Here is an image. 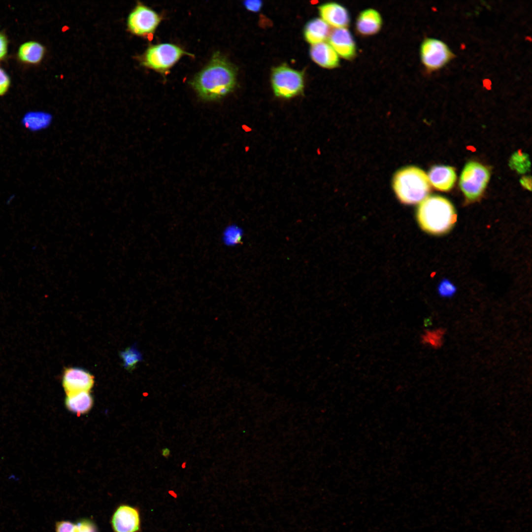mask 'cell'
<instances>
[{"mask_svg": "<svg viewBox=\"0 0 532 532\" xmlns=\"http://www.w3.org/2000/svg\"><path fill=\"white\" fill-rule=\"evenodd\" d=\"M236 80L235 67L219 52H216L190 84L201 99L212 101L222 99L232 92Z\"/></svg>", "mask_w": 532, "mask_h": 532, "instance_id": "1", "label": "cell"}, {"mask_svg": "<svg viewBox=\"0 0 532 532\" xmlns=\"http://www.w3.org/2000/svg\"><path fill=\"white\" fill-rule=\"evenodd\" d=\"M417 218L425 232L440 234L448 232L456 221L455 209L450 201L440 196L426 198L418 206Z\"/></svg>", "mask_w": 532, "mask_h": 532, "instance_id": "2", "label": "cell"}, {"mask_svg": "<svg viewBox=\"0 0 532 532\" xmlns=\"http://www.w3.org/2000/svg\"><path fill=\"white\" fill-rule=\"evenodd\" d=\"M393 187L399 200L407 204L423 201L431 190L427 174L416 166H408L399 170L394 178Z\"/></svg>", "mask_w": 532, "mask_h": 532, "instance_id": "3", "label": "cell"}, {"mask_svg": "<svg viewBox=\"0 0 532 532\" xmlns=\"http://www.w3.org/2000/svg\"><path fill=\"white\" fill-rule=\"evenodd\" d=\"M185 55L191 54L175 44L161 43L149 46L139 61L145 67L165 73Z\"/></svg>", "mask_w": 532, "mask_h": 532, "instance_id": "4", "label": "cell"}, {"mask_svg": "<svg viewBox=\"0 0 532 532\" xmlns=\"http://www.w3.org/2000/svg\"><path fill=\"white\" fill-rule=\"evenodd\" d=\"M271 83L276 97L284 99L293 98L303 93V73L283 64L272 68Z\"/></svg>", "mask_w": 532, "mask_h": 532, "instance_id": "5", "label": "cell"}, {"mask_svg": "<svg viewBox=\"0 0 532 532\" xmlns=\"http://www.w3.org/2000/svg\"><path fill=\"white\" fill-rule=\"evenodd\" d=\"M489 178L490 172L485 166L477 162H468L462 172L460 187L468 200H474L481 196Z\"/></svg>", "mask_w": 532, "mask_h": 532, "instance_id": "6", "label": "cell"}, {"mask_svg": "<svg viewBox=\"0 0 532 532\" xmlns=\"http://www.w3.org/2000/svg\"><path fill=\"white\" fill-rule=\"evenodd\" d=\"M420 54L423 65L429 72L442 68L455 57L446 43L432 37L426 38L422 41Z\"/></svg>", "mask_w": 532, "mask_h": 532, "instance_id": "7", "label": "cell"}, {"mask_svg": "<svg viewBox=\"0 0 532 532\" xmlns=\"http://www.w3.org/2000/svg\"><path fill=\"white\" fill-rule=\"evenodd\" d=\"M161 21V17L157 12L139 3L129 14L127 27L133 34L149 37L153 34Z\"/></svg>", "mask_w": 532, "mask_h": 532, "instance_id": "8", "label": "cell"}, {"mask_svg": "<svg viewBox=\"0 0 532 532\" xmlns=\"http://www.w3.org/2000/svg\"><path fill=\"white\" fill-rule=\"evenodd\" d=\"M111 525L114 532H138L140 518L138 509L127 504L119 505L112 516Z\"/></svg>", "mask_w": 532, "mask_h": 532, "instance_id": "9", "label": "cell"}, {"mask_svg": "<svg viewBox=\"0 0 532 532\" xmlns=\"http://www.w3.org/2000/svg\"><path fill=\"white\" fill-rule=\"evenodd\" d=\"M63 386L66 395L88 391L94 384V376L87 370L80 367L65 369L63 376Z\"/></svg>", "mask_w": 532, "mask_h": 532, "instance_id": "10", "label": "cell"}, {"mask_svg": "<svg viewBox=\"0 0 532 532\" xmlns=\"http://www.w3.org/2000/svg\"><path fill=\"white\" fill-rule=\"evenodd\" d=\"M329 44L342 58L353 59L356 55V45L350 31L346 28H335L329 36Z\"/></svg>", "mask_w": 532, "mask_h": 532, "instance_id": "11", "label": "cell"}, {"mask_svg": "<svg viewBox=\"0 0 532 532\" xmlns=\"http://www.w3.org/2000/svg\"><path fill=\"white\" fill-rule=\"evenodd\" d=\"M319 14L329 25L335 28H346L350 23L348 10L342 5L334 2L324 3L318 7Z\"/></svg>", "mask_w": 532, "mask_h": 532, "instance_id": "12", "label": "cell"}, {"mask_svg": "<svg viewBox=\"0 0 532 532\" xmlns=\"http://www.w3.org/2000/svg\"><path fill=\"white\" fill-rule=\"evenodd\" d=\"M309 55L315 63L323 67L333 68L339 65L338 54L326 41L313 44L310 48Z\"/></svg>", "mask_w": 532, "mask_h": 532, "instance_id": "13", "label": "cell"}, {"mask_svg": "<svg viewBox=\"0 0 532 532\" xmlns=\"http://www.w3.org/2000/svg\"><path fill=\"white\" fill-rule=\"evenodd\" d=\"M430 183L437 190L448 191L453 187L456 174L452 167L445 166H433L428 175Z\"/></svg>", "mask_w": 532, "mask_h": 532, "instance_id": "14", "label": "cell"}, {"mask_svg": "<svg viewBox=\"0 0 532 532\" xmlns=\"http://www.w3.org/2000/svg\"><path fill=\"white\" fill-rule=\"evenodd\" d=\"M382 19L379 12L372 8H368L361 12L356 20L357 32L363 35L376 34L381 29Z\"/></svg>", "mask_w": 532, "mask_h": 532, "instance_id": "15", "label": "cell"}, {"mask_svg": "<svg viewBox=\"0 0 532 532\" xmlns=\"http://www.w3.org/2000/svg\"><path fill=\"white\" fill-rule=\"evenodd\" d=\"M330 26L323 19L314 18L304 26L303 35L307 42L315 44L325 41L331 33Z\"/></svg>", "mask_w": 532, "mask_h": 532, "instance_id": "16", "label": "cell"}, {"mask_svg": "<svg viewBox=\"0 0 532 532\" xmlns=\"http://www.w3.org/2000/svg\"><path fill=\"white\" fill-rule=\"evenodd\" d=\"M93 400L89 392L82 391L66 395L65 404L67 409L77 414L88 412L92 407Z\"/></svg>", "mask_w": 532, "mask_h": 532, "instance_id": "17", "label": "cell"}, {"mask_svg": "<svg viewBox=\"0 0 532 532\" xmlns=\"http://www.w3.org/2000/svg\"><path fill=\"white\" fill-rule=\"evenodd\" d=\"M44 53L45 48L42 44L36 41H29L21 45L18 57L24 62L37 64L41 61Z\"/></svg>", "mask_w": 532, "mask_h": 532, "instance_id": "18", "label": "cell"}, {"mask_svg": "<svg viewBox=\"0 0 532 532\" xmlns=\"http://www.w3.org/2000/svg\"><path fill=\"white\" fill-rule=\"evenodd\" d=\"M52 116L43 112H31L24 116L23 123L28 129L37 131L47 127L51 122Z\"/></svg>", "mask_w": 532, "mask_h": 532, "instance_id": "19", "label": "cell"}, {"mask_svg": "<svg viewBox=\"0 0 532 532\" xmlns=\"http://www.w3.org/2000/svg\"><path fill=\"white\" fill-rule=\"evenodd\" d=\"M124 367L128 370H133L137 364L143 360L141 353L133 345L120 353Z\"/></svg>", "mask_w": 532, "mask_h": 532, "instance_id": "20", "label": "cell"}, {"mask_svg": "<svg viewBox=\"0 0 532 532\" xmlns=\"http://www.w3.org/2000/svg\"><path fill=\"white\" fill-rule=\"evenodd\" d=\"M510 168L518 173L523 174L530 170L531 162L529 155L519 150L511 156L509 163Z\"/></svg>", "mask_w": 532, "mask_h": 532, "instance_id": "21", "label": "cell"}, {"mask_svg": "<svg viewBox=\"0 0 532 532\" xmlns=\"http://www.w3.org/2000/svg\"><path fill=\"white\" fill-rule=\"evenodd\" d=\"M445 333V330L443 328L426 331L421 335V342L423 344L430 345L433 348H439L443 344Z\"/></svg>", "mask_w": 532, "mask_h": 532, "instance_id": "22", "label": "cell"}, {"mask_svg": "<svg viewBox=\"0 0 532 532\" xmlns=\"http://www.w3.org/2000/svg\"><path fill=\"white\" fill-rule=\"evenodd\" d=\"M456 290L454 285L447 279L442 280L438 287L439 294L443 297H452L456 292Z\"/></svg>", "mask_w": 532, "mask_h": 532, "instance_id": "23", "label": "cell"}, {"mask_svg": "<svg viewBox=\"0 0 532 532\" xmlns=\"http://www.w3.org/2000/svg\"><path fill=\"white\" fill-rule=\"evenodd\" d=\"M55 532H80L77 524L68 521H61L55 524Z\"/></svg>", "mask_w": 532, "mask_h": 532, "instance_id": "24", "label": "cell"}, {"mask_svg": "<svg viewBox=\"0 0 532 532\" xmlns=\"http://www.w3.org/2000/svg\"><path fill=\"white\" fill-rule=\"evenodd\" d=\"M80 532H98L95 524L91 520L83 519L77 523Z\"/></svg>", "mask_w": 532, "mask_h": 532, "instance_id": "25", "label": "cell"}, {"mask_svg": "<svg viewBox=\"0 0 532 532\" xmlns=\"http://www.w3.org/2000/svg\"><path fill=\"white\" fill-rule=\"evenodd\" d=\"M10 84V79L6 73L0 68V96L7 91Z\"/></svg>", "mask_w": 532, "mask_h": 532, "instance_id": "26", "label": "cell"}, {"mask_svg": "<svg viewBox=\"0 0 532 532\" xmlns=\"http://www.w3.org/2000/svg\"><path fill=\"white\" fill-rule=\"evenodd\" d=\"M245 7L251 12H259L263 6V1L259 0H248L243 2Z\"/></svg>", "mask_w": 532, "mask_h": 532, "instance_id": "27", "label": "cell"}, {"mask_svg": "<svg viewBox=\"0 0 532 532\" xmlns=\"http://www.w3.org/2000/svg\"><path fill=\"white\" fill-rule=\"evenodd\" d=\"M7 41L6 37L0 33V59L3 58L7 52Z\"/></svg>", "mask_w": 532, "mask_h": 532, "instance_id": "28", "label": "cell"}, {"mask_svg": "<svg viewBox=\"0 0 532 532\" xmlns=\"http://www.w3.org/2000/svg\"><path fill=\"white\" fill-rule=\"evenodd\" d=\"M520 183L526 189L531 190V177L530 176L523 177L520 180Z\"/></svg>", "mask_w": 532, "mask_h": 532, "instance_id": "29", "label": "cell"}, {"mask_svg": "<svg viewBox=\"0 0 532 532\" xmlns=\"http://www.w3.org/2000/svg\"><path fill=\"white\" fill-rule=\"evenodd\" d=\"M170 454V450L169 448L166 447L162 449L161 455L165 458H167Z\"/></svg>", "mask_w": 532, "mask_h": 532, "instance_id": "30", "label": "cell"}, {"mask_svg": "<svg viewBox=\"0 0 532 532\" xmlns=\"http://www.w3.org/2000/svg\"><path fill=\"white\" fill-rule=\"evenodd\" d=\"M186 463H186V462H183V463L182 464V465H181V467H182V468L183 469H184V468H185L186 467Z\"/></svg>", "mask_w": 532, "mask_h": 532, "instance_id": "31", "label": "cell"}]
</instances>
